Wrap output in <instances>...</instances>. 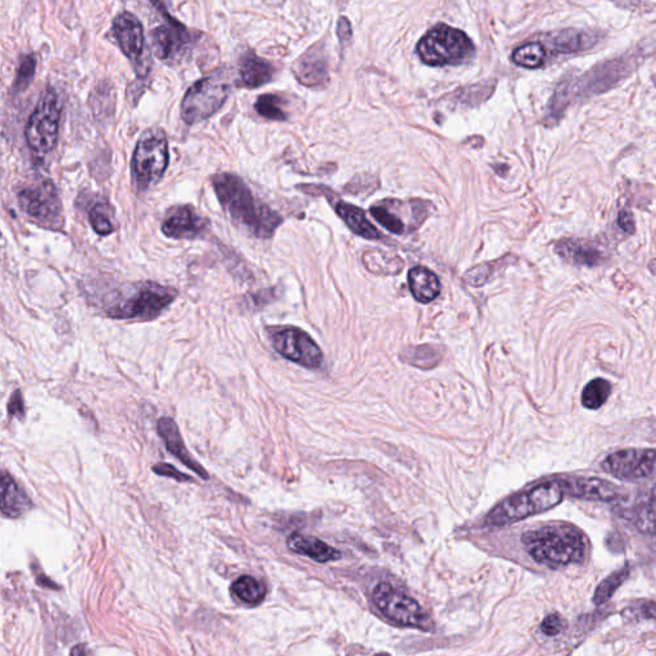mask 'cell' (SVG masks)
Masks as SVG:
<instances>
[{
	"label": "cell",
	"instance_id": "cell-28",
	"mask_svg": "<svg viewBox=\"0 0 656 656\" xmlns=\"http://www.w3.org/2000/svg\"><path fill=\"white\" fill-rule=\"evenodd\" d=\"M233 596L249 605H258L263 602L267 588L252 576H243L236 579L231 586Z\"/></svg>",
	"mask_w": 656,
	"mask_h": 656
},
{
	"label": "cell",
	"instance_id": "cell-10",
	"mask_svg": "<svg viewBox=\"0 0 656 656\" xmlns=\"http://www.w3.org/2000/svg\"><path fill=\"white\" fill-rule=\"evenodd\" d=\"M20 206L34 223L46 229L63 226L62 203L54 183L48 179L31 181L19 191Z\"/></svg>",
	"mask_w": 656,
	"mask_h": 656
},
{
	"label": "cell",
	"instance_id": "cell-35",
	"mask_svg": "<svg viewBox=\"0 0 656 656\" xmlns=\"http://www.w3.org/2000/svg\"><path fill=\"white\" fill-rule=\"evenodd\" d=\"M371 215L378 223H381L387 231L393 233H402L405 231V224L402 223L401 218L399 217L398 213L390 209L389 204H381V206H375L371 208Z\"/></svg>",
	"mask_w": 656,
	"mask_h": 656
},
{
	"label": "cell",
	"instance_id": "cell-32",
	"mask_svg": "<svg viewBox=\"0 0 656 656\" xmlns=\"http://www.w3.org/2000/svg\"><path fill=\"white\" fill-rule=\"evenodd\" d=\"M629 567L626 565L622 570L614 571L608 579H603L599 586H597L596 591L594 594V603L596 605H603V603L609 602L613 597L615 591L623 585V582L628 579Z\"/></svg>",
	"mask_w": 656,
	"mask_h": 656
},
{
	"label": "cell",
	"instance_id": "cell-12",
	"mask_svg": "<svg viewBox=\"0 0 656 656\" xmlns=\"http://www.w3.org/2000/svg\"><path fill=\"white\" fill-rule=\"evenodd\" d=\"M271 340L273 348L286 360L307 368H318L322 364L323 354L320 346L303 329L296 328L273 329Z\"/></svg>",
	"mask_w": 656,
	"mask_h": 656
},
{
	"label": "cell",
	"instance_id": "cell-19",
	"mask_svg": "<svg viewBox=\"0 0 656 656\" xmlns=\"http://www.w3.org/2000/svg\"><path fill=\"white\" fill-rule=\"evenodd\" d=\"M275 76V67L255 53H247L241 58L239 67V81L240 85L247 89H255L270 83Z\"/></svg>",
	"mask_w": 656,
	"mask_h": 656
},
{
	"label": "cell",
	"instance_id": "cell-38",
	"mask_svg": "<svg viewBox=\"0 0 656 656\" xmlns=\"http://www.w3.org/2000/svg\"><path fill=\"white\" fill-rule=\"evenodd\" d=\"M35 69H36V60L34 55H25L20 62L19 71H17L16 80H14V90L26 89L34 78Z\"/></svg>",
	"mask_w": 656,
	"mask_h": 656
},
{
	"label": "cell",
	"instance_id": "cell-24",
	"mask_svg": "<svg viewBox=\"0 0 656 656\" xmlns=\"http://www.w3.org/2000/svg\"><path fill=\"white\" fill-rule=\"evenodd\" d=\"M328 63L320 52L309 51L297 61L296 76L305 86H317L328 80Z\"/></svg>",
	"mask_w": 656,
	"mask_h": 656
},
{
	"label": "cell",
	"instance_id": "cell-41",
	"mask_svg": "<svg viewBox=\"0 0 656 656\" xmlns=\"http://www.w3.org/2000/svg\"><path fill=\"white\" fill-rule=\"evenodd\" d=\"M154 474H159V476H166L174 478V480L181 481H191V477L188 474H181L179 469L174 468V466L167 465V463H160L153 466Z\"/></svg>",
	"mask_w": 656,
	"mask_h": 656
},
{
	"label": "cell",
	"instance_id": "cell-13",
	"mask_svg": "<svg viewBox=\"0 0 656 656\" xmlns=\"http://www.w3.org/2000/svg\"><path fill=\"white\" fill-rule=\"evenodd\" d=\"M606 474L623 481L643 480L656 474V449H626L603 459Z\"/></svg>",
	"mask_w": 656,
	"mask_h": 656
},
{
	"label": "cell",
	"instance_id": "cell-33",
	"mask_svg": "<svg viewBox=\"0 0 656 656\" xmlns=\"http://www.w3.org/2000/svg\"><path fill=\"white\" fill-rule=\"evenodd\" d=\"M255 110L271 121H286L288 115L282 108V99L273 94L261 95L256 101Z\"/></svg>",
	"mask_w": 656,
	"mask_h": 656
},
{
	"label": "cell",
	"instance_id": "cell-14",
	"mask_svg": "<svg viewBox=\"0 0 656 656\" xmlns=\"http://www.w3.org/2000/svg\"><path fill=\"white\" fill-rule=\"evenodd\" d=\"M209 231V221L191 206L174 207L166 215L162 232L174 240H194Z\"/></svg>",
	"mask_w": 656,
	"mask_h": 656
},
{
	"label": "cell",
	"instance_id": "cell-4",
	"mask_svg": "<svg viewBox=\"0 0 656 656\" xmlns=\"http://www.w3.org/2000/svg\"><path fill=\"white\" fill-rule=\"evenodd\" d=\"M565 497L562 480L549 481L519 492L498 504L486 517V526L504 527L555 508Z\"/></svg>",
	"mask_w": 656,
	"mask_h": 656
},
{
	"label": "cell",
	"instance_id": "cell-5",
	"mask_svg": "<svg viewBox=\"0 0 656 656\" xmlns=\"http://www.w3.org/2000/svg\"><path fill=\"white\" fill-rule=\"evenodd\" d=\"M417 53L428 66L459 64L474 54V45L465 32L448 25H437L422 37Z\"/></svg>",
	"mask_w": 656,
	"mask_h": 656
},
{
	"label": "cell",
	"instance_id": "cell-26",
	"mask_svg": "<svg viewBox=\"0 0 656 656\" xmlns=\"http://www.w3.org/2000/svg\"><path fill=\"white\" fill-rule=\"evenodd\" d=\"M556 253L574 264L595 265L602 262L599 249L583 240H563L556 245Z\"/></svg>",
	"mask_w": 656,
	"mask_h": 656
},
{
	"label": "cell",
	"instance_id": "cell-22",
	"mask_svg": "<svg viewBox=\"0 0 656 656\" xmlns=\"http://www.w3.org/2000/svg\"><path fill=\"white\" fill-rule=\"evenodd\" d=\"M32 508L31 498L17 485L8 474L2 476V513L7 518L16 519Z\"/></svg>",
	"mask_w": 656,
	"mask_h": 656
},
{
	"label": "cell",
	"instance_id": "cell-30",
	"mask_svg": "<svg viewBox=\"0 0 656 656\" xmlns=\"http://www.w3.org/2000/svg\"><path fill=\"white\" fill-rule=\"evenodd\" d=\"M547 60L544 44L532 42L524 44L513 53V61L524 69H535L541 67Z\"/></svg>",
	"mask_w": 656,
	"mask_h": 656
},
{
	"label": "cell",
	"instance_id": "cell-43",
	"mask_svg": "<svg viewBox=\"0 0 656 656\" xmlns=\"http://www.w3.org/2000/svg\"><path fill=\"white\" fill-rule=\"evenodd\" d=\"M618 226L620 227V229L623 230V231L627 233H634L635 232V221H634V215H632V213L629 211H622L620 213V215H618Z\"/></svg>",
	"mask_w": 656,
	"mask_h": 656
},
{
	"label": "cell",
	"instance_id": "cell-31",
	"mask_svg": "<svg viewBox=\"0 0 656 656\" xmlns=\"http://www.w3.org/2000/svg\"><path fill=\"white\" fill-rule=\"evenodd\" d=\"M441 357L440 349L433 345L416 346V348H409L402 352V358L405 360L419 368H433L439 363Z\"/></svg>",
	"mask_w": 656,
	"mask_h": 656
},
{
	"label": "cell",
	"instance_id": "cell-7",
	"mask_svg": "<svg viewBox=\"0 0 656 656\" xmlns=\"http://www.w3.org/2000/svg\"><path fill=\"white\" fill-rule=\"evenodd\" d=\"M229 78L224 72L218 71L217 74L201 78L183 96L181 106L183 121L188 125L206 121L223 108L229 98Z\"/></svg>",
	"mask_w": 656,
	"mask_h": 656
},
{
	"label": "cell",
	"instance_id": "cell-16",
	"mask_svg": "<svg viewBox=\"0 0 656 656\" xmlns=\"http://www.w3.org/2000/svg\"><path fill=\"white\" fill-rule=\"evenodd\" d=\"M565 497L582 498L588 501L618 500L620 498V487L599 477H567L562 480Z\"/></svg>",
	"mask_w": 656,
	"mask_h": 656
},
{
	"label": "cell",
	"instance_id": "cell-1",
	"mask_svg": "<svg viewBox=\"0 0 656 656\" xmlns=\"http://www.w3.org/2000/svg\"><path fill=\"white\" fill-rule=\"evenodd\" d=\"M213 188L224 211L233 223L258 239L272 238L282 217L263 201L255 197L249 186L232 174L213 177Z\"/></svg>",
	"mask_w": 656,
	"mask_h": 656
},
{
	"label": "cell",
	"instance_id": "cell-15",
	"mask_svg": "<svg viewBox=\"0 0 656 656\" xmlns=\"http://www.w3.org/2000/svg\"><path fill=\"white\" fill-rule=\"evenodd\" d=\"M167 20V26H159L151 32L154 53L162 61L171 60L190 43V34L182 23L172 19L166 8H158Z\"/></svg>",
	"mask_w": 656,
	"mask_h": 656
},
{
	"label": "cell",
	"instance_id": "cell-42",
	"mask_svg": "<svg viewBox=\"0 0 656 656\" xmlns=\"http://www.w3.org/2000/svg\"><path fill=\"white\" fill-rule=\"evenodd\" d=\"M8 412H10V416L13 417H22L23 413H25L23 396L20 390H17V392H14L13 395H12L10 404H8Z\"/></svg>",
	"mask_w": 656,
	"mask_h": 656
},
{
	"label": "cell",
	"instance_id": "cell-29",
	"mask_svg": "<svg viewBox=\"0 0 656 656\" xmlns=\"http://www.w3.org/2000/svg\"><path fill=\"white\" fill-rule=\"evenodd\" d=\"M611 393V385L603 378H595L588 382L582 392V405L587 409L596 410L602 408Z\"/></svg>",
	"mask_w": 656,
	"mask_h": 656
},
{
	"label": "cell",
	"instance_id": "cell-11",
	"mask_svg": "<svg viewBox=\"0 0 656 656\" xmlns=\"http://www.w3.org/2000/svg\"><path fill=\"white\" fill-rule=\"evenodd\" d=\"M373 603L387 620L399 626L431 629V620L418 602L402 594L390 583L382 582L372 593Z\"/></svg>",
	"mask_w": 656,
	"mask_h": 656
},
{
	"label": "cell",
	"instance_id": "cell-17",
	"mask_svg": "<svg viewBox=\"0 0 656 656\" xmlns=\"http://www.w3.org/2000/svg\"><path fill=\"white\" fill-rule=\"evenodd\" d=\"M113 35L128 60H140L144 51L145 37L144 28L138 17L128 12L118 14L113 21Z\"/></svg>",
	"mask_w": 656,
	"mask_h": 656
},
{
	"label": "cell",
	"instance_id": "cell-40",
	"mask_svg": "<svg viewBox=\"0 0 656 656\" xmlns=\"http://www.w3.org/2000/svg\"><path fill=\"white\" fill-rule=\"evenodd\" d=\"M491 265L481 264L477 265V267L472 268L471 271H468L466 275V279L469 285L482 286L489 281L490 277H491Z\"/></svg>",
	"mask_w": 656,
	"mask_h": 656
},
{
	"label": "cell",
	"instance_id": "cell-18",
	"mask_svg": "<svg viewBox=\"0 0 656 656\" xmlns=\"http://www.w3.org/2000/svg\"><path fill=\"white\" fill-rule=\"evenodd\" d=\"M157 428H158L159 436L165 441L166 448H167V450L170 451L172 456L176 457L180 462L189 466L192 472H195L203 480H209L208 472L191 457L186 446L183 445V440L181 437L179 427H177L176 422L174 419L170 418V417L160 418L158 427Z\"/></svg>",
	"mask_w": 656,
	"mask_h": 656
},
{
	"label": "cell",
	"instance_id": "cell-27",
	"mask_svg": "<svg viewBox=\"0 0 656 656\" xmlns=\"http://www.w3.org/2000/svg\"><path fill=\"white\" fill-rule=\"evenodd\" d=\"M367 270L378 276H395L404 270V262L399 256L387 255L381 250H369L363 255Z\"/></svg>",
	"mask_w": 656,
	"mask_h": 656
},
{
	"label": "cell",
	"instance_id": "cell-2",
	"mask_svg": "<svg viewBox=\"0 0 656 656\" xmlns=\"http://www.w3.org/2000/svg\"><path fill=\"white\" fill-rule=\"evenodd\" d=\"M522 542L533 561L550 568L567 567L585 561L588 540L576 526L563 522L527 530Z\"/></svg>",
	"mask_w": 656,
	"mask_h": 656
},
{
	"label": "cell",
	"instance_id": "cell-8",
	"mask_svg": "<svg viewBox=\"0 0 656 656\" xmlns=\"http://www.w3.org/2000/svg\"><path fill=\"white\" fill-rule=\"evenodd\" d=\"M177 297L176 288L156 282H142L119 304L108 309V316L115 320H153L159 316Z\"/></svg>",
	"mask_w": 656,
	"mask_h": 656
},
{
	"label": "cell",
	"instance_id": "cell-23",
	"mask_svg": "<svg viewBox=\"0 0 656 656\" xmlns=\"http://www.w3.org/2000/svg\"><path fill=\"white\" fill-rule=\"evenodd\" d=\"M408 284H409L414 299L422 304L433 302L439 296L440 290H441L439 277L434 275L433 271L422 265L410 270L408 275Z\"/></svg>",
	"mask_w": 656,
	"mask_h": 656
},
{
	"label": "cell",
	"instance_id": "cell-34",
	"mask_svg": "<svg viewBox=\"0 0 656 656\" xmlns=\"http://www.w3.org/2000/svg\"><path fill=\"white\" fill-rule=\"evenodd\" d=\"M110 211L112 209L106 203L95 204L90 211V223H92L93 229L98 235L107 236L115 231V227H113L112 221H110V215H112Z\"/></svg>",
	"mask_w": 656,
	"mask_h": 656
},
{
	"label": "cell",
	"instance_id": "cell-44",
	"mask_svg": "<svg viewBox=\"0 0 656 656\" xmlns=\"http://www.w3.org/2000/svg\"><path fill=\"white\" fill-rule=\"evenodd\" d=\"M337 35H339V39L341 40V43H348L350 42V39H352V26H350V22L348 19H340L339 26H337Z\"/></svg>",
	"mask_w": 656,
	"mask_h": 656
},
{
	"label": "cell",
	"instance_id": "cell-9",
	"mask_svg": "<svg viewBox=\"0 0 656 656\" xmlns=\"http://www.w3.org/2000/svg\"><path fill=\"white\" fill-rule=\"evenodd\" d=\"M60 124V98L54 90H46L26 126L25 136L28 148L40 157L51 153L58 142Z\"/></svg>",
	"mask_w": 656,
	"mask_h": 656
},
{
	"label": "cell",
	"instance_id": "cell-45",
	"mask_svg": "<svg viewBox=\"0 0 656 656\" xmlns=\"http://www.w3.org/2000/svg\"><path fill=\"white\" fill-rule=\"evenodd\" d=\"M86 646L78 645L77 647H75L74 650H71V655H77V654H90L89 650L85 649Z\"/></svg>",
	"mask_w": 656,
	"mask_h": 656
},
{
	"label": "cell",
	"instance_id": "cell-36",
	"mask_svg": "<svg viewBox=\"0 0 656 656\" xmlns=\"http://www.w3.org/2000/svg\"><path fill=\"white\" fill-rule=\"evenodd\" d=\"M636 524L644 532L656 535V489L645 506H640L636 513Z\"/></svg>",
	"mask_w": 656,
	"mask_h": 656
},
{
	"label": "cell",
	"instance_id": "cell-6",
	"mask_svg": "<svg viewBox=\"0 0 656 656\" xmlns=\"http://www.w3.org/2000/svg\"><path fill=\"white\" fill-rule=\"evenodd\" d=\"M170 162L166 134L150 128L142 134L133 156V180L139 190H148L162 180Z\"/></svg>",
	"mask_w": 656,
	"mask_h": 656
},
{
	"label": "cell",
	"instance_id": "cell-25",
	"mask_svg": "<svg viewBox=\"0 0 656 656\" xmlns=\"http://www.w3.org/2000/svg\"><path fill=\"white\" fill-rule=\"evenodd\" d=\"M335 208H336L337 215L343 218L344 223L352 232L357 233L361 238L369 239V240H377V239L382 238L380 231L369 223L364 212L358 207L339 201Z\"/></svg>",
	"mask_w": 656,
	"mask_h": 656
},
{
	"label": "cell",
	"instance_id": "cell-20",
	"mask_svg": "<svg viewBox=\"0 0 656 656\" xmlns=\"http://www.w3.org/2000/svg\"><path fill=\"white\" fill-rule=\"evenodd\" d=\"M288 547L294 553L308 556L318 563L335 562L341 558L340 551L329 547L325 541L300 533L288 536Z\"/></svg>",
	"mask_w": 656,
	"mask_h": 656
},
{
	"label": "cell",
	"instance_id": "cell-39",
	"mask_svg": "<svg viewBox=\"0 0 656 656\" xmlns=\"http://www.w3.org/2000/svg\"><path fill=\"white\" fill-rule=\"evenodd\" d=\"M567 622L561 614L554 613L547 615L541 623V632L547 637H555L564 631Z\"/></svg>",
	"mask_w": 656,
	"mask_h": 656
},
{
	"label": "cell",
	"instance_id": "cell-3",
	"mask_svg": "<svg viewBox=\"0 0 656 656\" xmlns=\"http://www.w3.org/2000/svg\"><path fill=\"white\" fill-rule=\"evenodd\" d=\"M637 54H627L613 61L597 64L594 69L579 78H565L554 93L547 109V122H556L571 101L600 94L632 74L637 67Z\"/></svg>",
	"mask_w": 656,
	"mask_h": 656
},
{
	"label": "cell",
	"instance_id": "cell-21",
	"mask_svg": "<svg viewBox=\"0 0 656 656\" xmlns=\"http://www.w3.org/2000/svg\"><path fill=\"white\" fill-rule=\"evenodd\" d=\"M551 51L555 54H573L588 51L597 43L599 37L593 32L565 30L549 35Z\"/></svg>",
	"mask_w": 656,
	"mask_h": 656
},
{
	"label": "cell",
	"instance_id": "cell-37",
	"mask_svg": "<svg viewBox=\"0 0 656 656\" xmlns=\"http://www.w3.org/2000/svg\"><path fill=\"white\" fill-rule=\"evenodd\" d=\"M629 622L638 620H656V600H637L622 611Z\"/></svg>",
	"mask_w": 656,
	"mask_h": 656
}]
</instances>
